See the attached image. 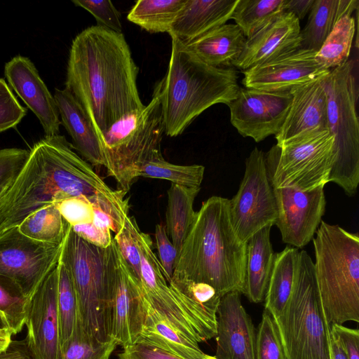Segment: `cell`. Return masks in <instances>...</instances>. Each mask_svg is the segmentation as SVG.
<instances>
[{"instance_id":"obj_6","label":"cell","mask_w":359,"mask_h":359,"mask_svg":"<svg viewBox=\"0 0 359 359\" xmlns=\"http://www.w3.org/2000/svg\"><path fill=\"white\" fill-rule=\"evenodd\" d=\"M313 241L316 284L328 323H358V234L322 221Z\"/></svg>"},{"instance_id":"obj_50","label":"cell","mask_w":359,"mask_h":359,"mask_svg":"<svg viewBox=\"0 0 359 359\" xmlns=\"http://www.w3.org/2000/svg\"><path fill=\"white\" fill-rule=\"evenodd\" d=\"M0 359H34L27 345L26 339L12 340L9 346L0 351Z\"/></svg>"},{"instance_id":"obj_56","label":"cell","mask_w":359,"mask_h":359,"mask_svg":"<svg viewBox=\"0 0 359 359\" xmlns=\"http://www.w3.org/2000/svg\"><path fill=\"white\" fill-rule=\"evenodd\" d=\"M203 359H217V358H216L215 356H211V355L206 354Z\"/></svg>"},{"instance_id":"obj_33","label":"cell","mask_w":359,"mask_h":359,"mask_svg":"<svg viewBox=\"0 0 359 359\" xmlns=\"http://www.w3.org/2000/svg\"><path fill=\"white\" fill-rule=\"evenodd\" d=\"M355 32L353 16L341 18L316 53L317 61L330 70L344 64L348 59Z\"/></svg>"},{"instance_id":"obj_7","label":"cell","mask_w":359,"mask_h":359,"mask_svg":"<svg viewBox=\"0 0 359 359\" xmlns=\"http://www.w3.org/2000/svg\"><path fill=\"white\" fill-rule=\"evenodd\" d=\"M275 320L287 359H331L330 324L322 306L313 262L304 250L299 252L288 302Z\"/></svg>"},{"instance_id":"obj_11","label":"cell","mask_w":359,"mask_h":359,"mask_svg":"<svg viewBox=\"0 0 359 359\" xmlns=\"http://www.w3.org/2000/svg\"><path fill=\"white\" fill-rule=\"evenodd\" d=\"M229 202V215L238 237L246 243L256 232L275 224L276 200L269 182L265 156L255 147L245 160L243 178Z\"/></svg>"},{"instance_id":"obj_51","label":"cell","mask_w":359,"mask_h":359,"mask_svg":"<svg viewBox=\"0 0 359 359\" xmlns=\"http://www.w3.org/2000/svg\"><path fill=\"white\" fill-rule=\"evenodd\" d=\"M314 0H286L285 12L291 13L299 20L309 13Z\"/></svg>"},{"instance_id":"obj_46","label":"cell","mask_w":359,"mask_h":359,"mask_svg":"<svg viewBox=\"0 0 359 359\" xmlns=\"http://www.w3.org/2000/svg\"><path fill=\"white\" fill-rule=\"evenodd\" d=\"M155 240L158 254V259L163 269L164 276L168 283L172 280L175 264L178 252L166 232L165 226L157 224L155 226Z\"/></svg>"},{"instance_id":"obj_15","label":"cell","mask_w":359,"mask_h":359,"mask_svg":"<svg viewBox=\"0 0 359 359\" xmlns=\"http://www.w3.org/2000/svg\"><path fill=\"white\" fill-rule=\"evenodd\" d=\"M316 51L299 48L243 71L245 88L289 91L327 75L330 69L316 60Z\"/></svg>"},{"instance_id":"obj_30","label":"cell","mask_w":359,"mask_h":359,"mask_svg":"<svg viewBox=\"0 0 359 359\" xmlns=\"http://www.w3.org/2000/svg\"><path fill=\"white\" fill-rule=\"evenodd\" d=\"M200 189L171 184L168 190L165 226L178 255L196 216L194 202Z\"/></svg>"},{"instance_id":"obj_8","label":"cell","mask_w":359,"mask_h":359,"mask_svg":"<svg viewBox=\"0 0 359 359\" xmlns=\"http://www.w3.org/2000/svg\"><path fill=\"white\" fill-rule=\"evenodd\" d=\"M165 126L161 98L154 90L142 110L114 124L101 138L104 167L118 189L128 192L142 167L162 158L161 143Z\"/></svg>"},{"instance_id":"obj_12","label":"cell","mask_w":359,"mask_h":359,"mask_svg":"<svg viewBox=\"0 0 359 359\" xmlns=\"http://www.w3.org/2000/svg\"><path fill=\"white\" fill-rule=\"evenodd\" d=\"M62 245L32 239L18 226L7 229L0 232V273L13 280L30 298L58 264Z\"/></svg>"},{"instance_id":"obj_47","label":"cell","mask_w":359,"mask_h":359,"mask_svg":"<svg viewBox=\"0 0 359 359\" xmlns=\"http://www.w3.org/2000/svg\"><path fill=\"white\" fill-rule=\"evenodd\" d=\"M118 357L119 359H182L162 348L142 341H137L123 347Z\"/></svg>"},{"instance_id":"obj_24","label":"cell","mask_w":359,"mask_h":359,"mask_svg":"<svg viewBox=\"0 0 359 359\" xmlns=\"http://www.w3.org/2000/svg\"><path fill=\"white\" fill-rule=\"evenodd\" d=\"M238 1L187 0L168 34L186 44L226 24Z\"/></svg>"},{"instance_id":"obj_48","label":"cell","mask_w":359,"mask_h":359,"mask_svg":"<svg viewBox=\"0 0 359 359\" xmlns=\"http://www.w3.org/2000/svg\"><path fill=\"white\" fill-rule=\"evenodd\" d=\"M73 231L87 243L101 248H106L113 241L110 229L94 222L72 226Z\"/></svg>"},{"instance_id":"obj_39","label":"cell","mask_w":359,"mask_h":359,"mask_svg":"<svg viewBox=\"0 0 359 359\" xmlns=\"http://www.w3.org/2000/svg\"><path fill=\"white\" fill-rule=\"evenodd\" d=\"M29 299L13 280L0 273V313L12 335L25 325Z\"/></svg>"},{"instance_id":"obj_26","label":"cell","mask_w":359,"mask_h":359,"mask_svg":"<svg viewBox=\"0 0 359 359\" xmlns=\"http://www.w3.org/2000/svg\"><path fill=\"white\" fill-rule=\"evenodd\" d=\"M271 225L252 235L246 242L245 285L243 294L253 303L265 299L274 252L271 243Z\"/></svg>"},{"instance_id":"obj_38","label":"cell","mask_w":359,"mask_h":359,"mask_svg":"<svg viewBox=\"0 0 359 359\" xmlns=\"http://www.w3.org/2000/svg\"><path fill=\"white\" fill-rule=\"evenodd\" d=\"M205 167L201 165H182L165 161L163 157L145 163L140 171V177L166 180L189 188H201Z\"/></svg>"},{"instance_id":"obj_55","label":"cell","mask_w":359,"mask_h":359,"mask_svg":"<svg viewBox=\"0 0 359 359\" xmlns=\"http://www.w3.org/2000/svg\"><path fill=\"white\" fill-rule=\"evenodd\" d=\"M8 187H9V186L0 188V205L2 203L3 198H4V196L6 195V193Z\"/></svg>"},{"instance_id":"obj_1","label":"cell","mask_w":359,"mask_h":359,"mask_svg":"<svg viewBox=\"0 0 359 359\" xmlns=\"http://www.w3.org/2000/svg\"><path fill=\"white\" fill-rule=\"evenodd\" d=\"M138 71L122 33L97 25L72 41L65 88L83 109L100 141L114 124L145 107L137 86Z\"/></svg>"},{"instance_id":"obj_36","label":"cell","mask_w":359,"mask_h":359,"mask_svg":"<svg viewBox=\"0 0 359 359\" xmlns=\"http://www.w3.org/2000/svg\"><path fill=\"white\" fill-rule=\"evenodd\" d=\"M57 307L60 327V345L72 335L79 316L78 299L73 279L66 264H57Z\"/></svg>"},{"instance_id":"obj_10","label":"cell","mask_w":359,"mask_h":359,"mask_svg":"<svg viewBox=\"0 0 359 359\" xmlns=\"http://www.w3.org/2000/svg\"><path fill=\"white\" fill-rule=\"evenodd\" d=\"M264 156L273 188L305 191L324 187L336 160L334 137L328 129L313 132L275 144Z\"/></svg>"},{"instance_id":"obj_23","label":"cell","mask_w":359,"mask_h":359,"mask_svg":"<svg viewBox=\"0 0 359 359\" xmlns=\"http://www.w3.org/2000/svg\"><path fill=\"white\" fill-rule=\"evenodd\" d=\"M53 97L61 123L70 135L74 149L93 167L104 166L100 139L81 104L67 88H56Z\"/></svg>"},{"instance_id":"obj_9","label":"cell","mask_w":359,"mask_h":359,"mask_svg":"<svg viewBox=\"0 0 359 359\" xmlns=\"http://www.w3.org/2000/svg\"><path fill=\"white\" fill-rule=\"evenodd\" d=\"M327 93V128L334 137L337 156L329 182L350 196L359 184V122L355 62L347 60L323 78Z\"/></svg>"},{"instance_id":"obj_32","label":"cell","mask_w":359,"mask_h":359,"mask_svg":"<svg viewBox=\"0 0 359 359\" xmlns=\"http://www.w3.org/2000/svg\"><path fill=\"white\" fill-rule=\"evenodd\" d=\"M69 227L56 203L36 210L18 225L20 231L25 236L37 241L54 244L63 243Z\"/></svg>"},{"instance_id":"obj_54","label":"cell","mask_w":359,"mask_h":359,"mask_svg":"<svg viewBox=\"0 0 359 359\" xmlns=\"http://www.w3.org/2000/svg\"><path fill=\"white\" fill-rule=\"evenodd\" d=\"M3 329H8V327L4 317L0 313V330Z\"/></svg>"},{"instance_id":"obj_45","label":"cell","mask_w":359,"mask_h":359,"mask_svg":"<svg viewBox=\"0 0 359 359\" xmlns=\"http://www.w3.org/2000/svg\"><path fill=\"white\" fill-rule=\"evenodd\" d=\"M29 155L20 148L0 149V188L8 187L19 174Z\"/></svg>"},{"instance_id":"obj_43","label":"cell","mask_w":359,"mask_h":359,"mask_svg":"<svg viewBox=\"0 0 359 359\" xmlns=\"http://www.w3.org/2000/svg\"><path fill=\"white\" fill-rule=\"evenodd\" d=\"M76 6H80L95 18L97 25L117 33H122L121 15L109 0H73Z\"/></svg>"},{"instance_id":"obj_53","label":"cell","mask_w":359,"mask_h":359,"mask_svg":"<svg viewBox=\"0 0 359 359\" xmlns=\"http://www.w3.org/2000/svg\"><path fill=\"white\" fill-rule=\"evenodd\" d=\"M12 333L9 329L0 330V351L6 349L12 341Z\"/></svg>"},{"instance_id":"obj_14","label":"cell","mask_w":359,"mask_h":359,"mask_svg":"<svg viewBox=\"0 0 359 359\" xmlns=\"http://www.w3.org/2000/svg\"><path fill=\"white\" fill-rule=\"evenodd\" d=\"M323 188H273L277 210L275 224L283 242L302 248L313 239L325 211Z\"/></svg>"},{"instance_id":"obj_13","label":"cell","mask_w":359,"mask_h":359,"mask_svg":"<svg viewBox=\"0 0 359 359\" xmlns=\"http://www.w3.org/2000/svg\"><path fill=\"white\" fill-rule=\"evenodd\" d=\"M292 96L290 91H266L241 88L227 106L232 126L243 137L262 142L276 135L289 112Z\"/></svg>"},{"instance_id":"obj_29","label":"cell","mask_w":359,"mask_h":359,"mask_svg":"<svg viewBox=\"0 0 359 359\" xmlns=\"http://www.w3.org/2000/svg\"><path fill=\"white\" fill-rule=\"evenodd\" d=\"M298 248L287 246L274 254L272 269L265 296V310L276 319L286 306L291 294L299 259Z\"/></svg>"},{"instance_id":"obj_52","label":"cell","mask_w":359,"mask_h":359,"mask_svg":"<svg viewBox=\"0 0 359 359\" xmlns=\"http://www.w3.org/2000/svg\"><path fill=\"white\" fill-rule=\"evenodd\" d=\"M331 359H347L345 352L337 337L331 332Z\"/></svg>"},{"instance_id":"obj_49","label":"cell","mask_w":359,"mask_h":359,"mask_svg":"<svg viewBox=\"0 0 359 359\" xmlns=\"http://www.w3.org/2000/svg\"><path fill=\"white\" fill-rule=\"evenodd\" d=\"M330 330L339 340L347 359H359V331L339 324L330 325Z\"/></svg>"},{"instance_id":"obj_16","label":"cell","mask_w":359,"mask_h":359,"mask_svg":"<svg viewBox=\"0 0 359 359\" xmlns=\"http://www.w3.org/2000/svg\"><path fill=\"white\" fill-rule=\"evenodd\" d=\"M57 264L29 299L25 323L27 330L25 339L34 359H56L60 346Z\"/></svg>"},{"instance_id":"obj_40","label":"cell","mask_w":359,"mask_h":359,"mask_svg":"<svg viewBox=\"0 0 359 359\" xmlns=\"http://www.w3.org/2000/svg\"><path fill=\"white\" fill-rule=\"evenodd\" d=\"M256 359H287L277 324L264 309L256 334Z\"/></svg>"},{"instance_id":"obj_28","label":"cell","mask_w":359,"mask_h":359,"mask_svg":"<svg viewBox=\"0 0 359 359\" xmlns=\"http://www.w3.org/2000/svg\"><path fill=\"white\" fill-rule=\"evenodd\" d=\"M358 4V0H314L300 32V48L318 52L337 22L344 16H352Z\"/></svg>"},{"instance_id":"obj_3","label":"cell","mask_w":359,"mask_h":359,"mask_svg":"<svg viewBox=\"0 0 359 359\" xmlns=\"http://www.w3.org/2000/svg\"><path fill=\"white\" fill-rule=\"evenodd\" d=\"M229 200L213 196L203 202L182 245L172 280L208 284L220 297L231 292L243 294L246 243L233 229Z\"/></svg>"},{"instance_id":"obj_35","label":"cell","mask_w":359,"mask_h":359,"mask_svg":"<svg viewBox=\"0 0 359 359\" xmlns=\"http://www.w3.org/2000/svg\"><path fill=\"white\" fill-rule=\"evenodd\" d=\"M117 346L114 339L102 342L90 336L78 316L71 337L60 345L56 359H109Z\"/></svg>"},{"instance_id":"obj_31","label":"cell","mask_w":359,"mask_h":359,"mask_svg":"<svg viewBox=\"0 0 359 359\" xmlns=\"http://www.w3.org/2000/svg\"><path fill=\"white\" fill-rule=\"evenodd\" d=\"M187 0H139L128 20L150 33H169Z\"/></svg>"},{"instance_id":"obj_19","label":"cell","mask_w":359,"mask_h":359,"mask_svg":"<svg viewBox=\"0 0 359 359\" xmlns=\"http://www.w3.org/2000/svg\"><path fill=\"white\" fill-rule=\"evenodd\" d=\"M10 86L35 114L46 136L59 135L61 121L54 97L27 57L16 55L5 65Z\"/></svg>"},{"instance_id":"obj_37","label":"cell","mask_w":359,"mask_h":359,"mask_svg":"<svg viewBox=\"0 0 359 359\" xmlns=\"http://www.w3.org/2000/svg\"><path fill=\"white\" fill-rule=\"evenodd\" d=\"M127 192L117 189L111 194H97L88 196L93 208L95 224L117 233L121 230L128 217Z\"/></svg>"},{"instance_id":"obj_41","label":"cell","mask_w":359,"mask_h":359,"mask_svg":"<svg viewBox=\"0 0 359 359\" xmlns=\"http://www.w3.org/2000/svg\"><path fill=\"white\" fill-rule=\"evenodd\" d=\"M139 226L133 217L128 216L123 228L114 238L123 257L139 280L140 256L137 240Z\"/></svg>"},{"instance_id":"obj_4","label":"cell","mask_w":359,"mask_h":359,"mask_svg":"<svg viewBox=\"0 0 359 359\" xmlns=\"http://www.w3.org/2000/svg\"><path fill=\"white\" fill-rule=\"evenodd\" d=\"M170 37L168 72L155 90L161 98L165 134L176 137L208 108L218 103L228 105L240 86L233 68L210 66Z\"/></svg>"},{"instance_id":"obj_2","label":"cell","mask_w":359,"mask_h":359,"mask_svg":"<svg viewBox=\"0 0 359 359\" xmlns=\"http://www.w3.org/2000/svg\"><path fill=\"white\" fill-rule=\"evenodd\" d=\"M111 189L65 136H45L9 186L0 205V232L29 215L73 196L111 194Z\"/></svg>"},{"instance_id":"obj_22","label":"cell","mask_w":359,"mask_h":359,"mask_svg":"<svg viewBox=\"0 0 359 359\" xmlns=\"http://www.w3.org/2000/svg\"><path fill=\"white\" fill-rule=\"evenodd\" d=\"M137 240L140 256L139 281L143 295L161 315L172 318L182 309L178 296L166 281L159 259L153 251L150 236L139 229Z\"/></svg>"},{"instance_id":"obj_20","label":"cell","mask_w":359,"mask_h":359,"mask_svg":"<svg viewBox=\"0 0 359 359\" xmlns=\"http://www.w3.org/2000/svg\"><path fill=\"white\" fill-rule=\"evenodd\" d=\"M299 20L283 12L274 17L250 37L233 67L247 70L301 47Z\"/></svg>"},{"instance_id":"obj_27","label":"cell","mask_w":359,"mask_h":359,"mask_svg":"<svg viewBox=\"0 0 359 359\" xmlns=\"http://www.w3.org/2000/svg\"><path fill=\"white\" fill-rule=\"evenodd\" d=\"M146 315L137 341L162 348L182 359H203L198 343L186 337L157 312L144 298Z\"/></svg>"},{"instance_id":"obj_5","label":"cell","mask_w":359,"mask_h":359,"mask_svg":"<svg viewBox=\"0 0 359 359\" xmlns=\"http://www.w3.org/2000/svg\"><path fill=\"white\" fill-rule=\"evenodd\" d=\"M118 250L114 238L109 247L101 248L83 240L70 226L60 255L73 279L82 326L102 342L113 339L111 309Z\"/></svg>"},{"instance_id":"obj_34","label":"cell","mask_w":359,"mask_h":359,"mask_svg":"<svg viewBox=\"0 0 359 359\" xmlns=\"http://www.w3.org/2000/svg\"><path fill=\"white\" fill-rule=\"evenodd\" d=\"M286 0H238L231 15L246 39L285 12Z\"/></svg>"},{"instance_id":"obj_17","label":"cell","mask_w":359,"mask_h":359,"mask_svg":"<svg viewBox=\"0 0 359 359\" xmlns=\"http://www.w3.org/2000/svg\"><path fill=\"white\" fill-rule=\"evenodd\" d=\"M145 315L140 283L118 250L112 300L111 339L123 348L135 343L141 333Z\"/></svg>"},{"instance_id":"obj_18","label":"cell","mask_w":359,"mask_h":359,"mask_svg":"<svg viewBox=\"0 0 359 359\" xmlns=\"http://www.w3.org/2000/svg\"><path fill=\"white\" fill-rule=\"evenodd\" d=\"M217 359H256V332L238 292L220 298L217 311Z\"/></svg>"},{"instance_id":"obj_44","label":"cell","mask_w":359,"mask_h":359,"mask_svg":"<svg viewBox=\"0 0 359 359\" xmlns=\"http://www.w3.org/2000/svg\"><path fill=\"white\" fill-rule=\"evenodd\" d=\"M27 114V109L18 101L12 90L0 78V133L15 128Z\"/></svg>"},{"instance_id":"obj_25","label":"cell","mask_w":359,"mask_h":359,"mask_svg":"<svg viewBox=\"0 0 359 359\" xmlns=\"http://www.w3.org/2000/svg\"><path fill=\"white\" fill-rule=\"evenodd\" d=\"M246 37L236 24H224L184 44L204 63L231 68L241 55Z\"/></svg>"},{"instance_id":"obj_42","label":"cell","mask_w":359,"mask_h":359,"mask_svg":"<svg viewBox=\"0 0 359 359\" xmlns=\"http://www.w3.org/2000/svg\"><path fill=\"white\" fill-rule=\"evenodd\" d=\"M56 205L65 220L71 226L93 222V208L87 196H69L57 203Z\"/></svg>"},{"instance_id":"obj_21","label":"cell","mask_w":359,"mask_h":359,"mask_svg":"<svg viewBox=\"0 0 359 359\" xmlns=\"http://www.w3.org/2000/svg\"><path fill=\"white\" fill-rule=\"evenodd\" d=\"M323 78L289 90L292 96V103L282 128L275 135L277 145L328 129L327 93Z\"/></svg>"}]
</instances>
